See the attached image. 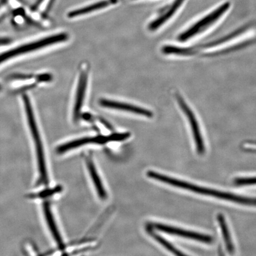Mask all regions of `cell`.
Returning a JSON list of instances; mask_svg holds the SVG:
<instances>
[{
	"label": "cell",
	"mask_w": 256,
	"mask_h": 256,
	"mask_svg": "<svg viewBox=\"0 0 256 256\" xmlns=\"http://www.w3.org/2000/svg\"><path fill=\"white\" fill-rule=\"evenodd\" d=\"M242 30H239L236 31L235 32H233L232 34H230L229 35H227L226 36L224 37L222 39H220L214 42V44H210V46H206L202 48H198L196 46L194 47H190V48H182L176 46L174 49V54L175 56H194L195 54L197 53H199L200 50H204L207 49L208 48H209L213 44L214 46H222V44H226L228 42H231L232 40H235L236 38L242 34ZM204 44V46H206Z\"/></svg>",
	"instance_id": "7"
},
{
	"label": "cell",
	"mask_w": 256,
	"mask_h": 256,
	"mask_svg": "<svg viewBox=\"0 0 256 256\" xmlns=\"http://www.w3.org/2000/svg\"><path fill=\"white\" fill-rule=\"evenodd\" d=\"M86 162H87L89 174H90L92 182H94L99 198L102 200H106V198L107 197L106 192L104 190L100 178H99L98 172L96 170L94 162H92L90 158L88 156V158H86Z\"/></svg>",
	"instance_id": "12"
},
{
	"label": "cell",
	"mask_w": 256,
	"mask_h": 256,
	"mask_svg": "<svg viewBox=\"0 0 256 256\" xmlns=\"http://www.w3.org/2000/svg\"><path fill=\"white\" fill-rule=\"evenodd\" d=\"M23 100L28 126H30L32 136H33L35 147H36L38 168H39L40 180L42 183L47 184L48 183V178L46 160H44V148L42 144L39 130H38L36 120H35L34 119L30 98H28V96L24 95L23 96Z\"/></svg>",
	"instance_id": "3"
},
{
	"label": "cell",
	"mask_w": 256,
	"mask_h": 256,
	"mask_svg": "<svg viewBox=\"0 0 256 256\" xmlns=\"http://www.w3.org/2000/svg\"><path fill=\"white\" fill-rule=\"evenodd\" d=\"M184 1V0H176L167 12H166L164 14L160 16L159 18L150 24L149 26L150 30L154 31L158 30L160 26H162L166 22L169 20L170 18L174 16L175 12L178 11L179 8L183 4Z\"/></svg>",
	"instance_id": "13"
},
{
	"label": "cell",
	"mask_w": 256,
	"mask_h": 256,
	"mask_svg": "<svg viewBox=\"0 0 256 256\" xmlns=\"http://www.w3.org/2000/svg\"><path fill=\"white\" fill-rule=\"evenodd\" d=\"M153 229H156L160 232L168 234L183 236L184 238L196 240L206 244H212L213 238L212 236L204 234L198 233L188 230L178 228L177 227L164 225L159 223L150 224Z\"/></svg>",
	"instance_id": "6"
},
{
	"label": "cell",
	"mask_w": 256,
	"mask_h": 256,
	"mask_svg": "<svg viewBox=\"0 0 256 256\" xmlns=\"http://www.w3.org/2000/svg\"><path fill=\"white\" fill-rule=\"evenodd\" d=\"M146 232H148L149 234L154 239L156 240L160 244H162L163 247L167 248L170 252H172V254L178 256L184 255V254L179 250L175 248L168 240L162 238V236H159L158 234L154 232L153 228L150 225L146 227Z\"/></svg>",
	"instance_id": "16"
},
{
	"label": "cell",
	"mask_w": 256,
	"mask_h": 256,
	"mask_svg": "<svg viewBox=\"0 0 256 256\" xmlns=\"http://www.w3.org/2000/svg\"><path fill=\"white\" fill-rule=\"evenodd\" d=\"M2 2H5L6 4H7L8 3L12 2V4L16 3V4L19 5H25V2L24 0H2Z\"/></svg>",
	"instance_id": "19"
},
{
	"label": "cell",
	"mask_w": 256,
	"mask_h": 256,
	"mask_svg": "<svg viewBox=\"0 0 256 256\" xmlns=\"http://www.w3.org/2000/svg\"><path fill=\"white\" fill-rule=\"evenodd\" d=\"M146 175L148 178L154 179V180L172 185V186L193 192L194 193L208 195V196L220 198V199L245 204V206H256V198L239 196V195L228 193V192H220L216 190H212V188L198 186L188 183V182L170 178L168 176L153 171L147 172Z\"/></svg>",
	"instance_id": "1"
},
{
	"label": "cell",
	"mask_w": 256,
	"mask_h": 256,
	"mask_svg": "<svg viewBox=\"0 0 256 256\" xmlns=\"http://www.w3.org/2000/svg\"><path fill=\"white\" fill-rule=\"evenodd\" d=\"M39 78L40 81L44 82V81H50L51 79V76L49 74H44L41 75L38 78Z\"/></svg>",
	"instance_id": "20"
},
{
	"label": "cell",
	"mask_w": 256,
	"mask_h": 256,
	"mask_svg": "<svg viewBox=\"0 0 256 256\" xmlns=\"http://www.w3.org/2000/svg\"><path fill=\"white\" fill-rule=\"evenodd\" d=\"M60 190H62V187L58 186L54 188H52V190H49L40 192V193L39 194L34 195H32V197H37L40 198L49 197L51 196V195L58 193V192H59L60 191Z\"/></svg>",
	"instance_id": "18"
},
{
	"label": "cell",
	"mask_w": 256,
	"mask_h": 256,
	"mask_svg": "<svg viewBox=\"0 0 256 256\" xmlns=\"http://www.w3.org/2000/svg\"><path fill=\"white\" fill-rule=\"evenodd\" d=\"M102 106L114 108V110H124L132 112V113L142 115V116L152 118L153 116L152 112L146 108L136 106L130 104L122 103L116 101L106 100V99H101L99 102Z\"/></svg>",
	"instance_id": "9"
},
{
	"label": "cell",
	"mask_w": 256,
	"mask_h": 256,
	"mask_svg": "<svg viewBox=\"0 0 256 256\" xmlns=\"http://www.w3.org/2000/svg\"><path fill=\"white\" fill-rule=\"evenodd\" d=\"M0 90H1V87H0Z\"/></svg>",
	"instance_id": "22"
},
{
	"label": "cell",
	"mask_w": 256,
	"mask_h": 256,
	"mask_svg": "<svg viewBox=\"0 0 256 256\" xmlns=\"http://www.w3.org/2000/svg\"><path fill=\"white\" fill-rule=\"evenodd\" d=\"M116 0H110V1H104L96 3V4L89 6L88 7L76 10L70 12L68 14V17L70 18L76 17L80 15L88 14V12L97 10L98 9L107 7L110 3H114Z\"/></svg>",
	"instance_id": "15"
},
{
	"label": "cell",
	"mask_w": 256,
	"mask_h": 256,
	"mask_svg": "<svg viewBox=\"0 0 256 256\" xmlns=\"http://www.w3.org/2000/svg\"><path fill=\"white\" fill-rule=\"evenodd\" d=\"M234 184L238 186L254 185L256 184V177L236 178L234 179Z\"/></svg>",
	"instance_id": "17"
},
{
	"label": "cell",
	"mask_w": 256,
	"mask_h": 256,
	"mask_svg": "<svg viewBox=\"0 0 256 256\" xmlns=\"http://www.w3.org/2000/svg\"><path fill=\"white\" fill-rule=\"evenodd\" d=\"M176 100L178 101L179 107L181 108L182 112L186 116L188 122L190 124L198 154L202 155L206 151V148H204L203 138L196 114L188 102L184 100V98L181 95L176 94Z\"/></svg>",
	"instance_id": "5"
},
{
	"label": "cell",
	"mask_w": 256,
	"mask_h": 256,
	"mask_svg": "<svg viewBox=\"0 0 256 256\" xmlns=\"http://www.w3.org/2000/svg\"><path fill=\"white\" fill-rule=\"evenodd\" d=\"M217 220L218 222L219 223L220 231H222L223 236L227 251H228L230 254H234V246L233 244L232 236L231 235H230L228 226H227L225 216H224L222 214L220 213L218 214Z\"/></svg>",
	"instance_id": "14"
},
{
	"label": "cell",
	"mask_w": 256,
	"mask_h": 256,
	"mask_svg": "<svg viewBox=\"0 0 256 256\" xmlns=\"http://www.w3.org/2000/svg\"><path fill=\"white\" fill-rule=\"evenodd\" d=\"M10 42V40L7 39V38H1L0 39V46L8 44Z\"/></svg>",
	"instance_id": "21"
},
{
	"label": "cell",
	"mask_w": 256,
	"mask_h": 256,
	"mask_svg": "<svg viewBox=\"0 0 256 256\" xmlns=\"http://www.w3.org/2000/svg\"><path fill=\"white\" fill-rule=\"evenodd\" d=\"M88 84V74L87 73L82 72L80 76L79 82L78 85V92H76V97L74 108V120L76 121L78 120L80 115V112L82 110V108L84 102V95L86 88Z\"/></svg>",
	"instance_id": "10"
},
{
	"label": "cell",
	"mask_w": 256,
	"mask_h": 256,
	"mask_svg": "<svg viewBox=\"0 0 256 256\" xmlns=\"http://www.w3.org/2000/svg\"><path fill=\"white\" fill-rule=\"evenodd\" d=\"M110 142H112L110 136L83 138L72 140V142L59 146L58 147L56 152L58 153L62 154L70 151V150L78 148L79 146L87 145V144H104Z\"/></svg>",
	"instance_id": "8"
},
{
	"label": "cell",
	"mask_w": 256,
	"mask_h": 256,
	"mask_svg": "<svg viewBox=\"0 0 256 256\" xmlns=\"http://www.w3.org/2000/svg\"><path fill=\"white\" fill-rule=\"evenodd\" d=\"M67 39H68V35L66 34H60L15 48V49L0 54V64L12 58L32 52V51L40 49L42 48L60 42L65 41Z\"/></svg>",
	"instance_id": "4"
},
{
	"label": "cell",
	"mask_w": 256,
	"mask_h": 256,
	"mask_svg": "<svg viewBox=\"0 0 256 256\" xmlns=\"http://www.w3.org/2000/svg\"><path fill=\"white\" fill-rule=\"evenodd\" d=\"M230 7L229 2L224 3L215 10L181 32L178 35V40L181 42H186L201 36L206 31L209 30L210 28L220 20V18L228 10Z\"/></svg>",
	"instance_id": "2"
},
{
	"label": "cell",
	"mask_w": 256,
	"mask_h": 256,
	"mask_svg": "<svg viewBox=\"0 0 256 256\" xmlns=\"http://www.w3.org/2000/svg\"><path fill=\"white\" fill-rule=\"evenodd\" d=\"M44 211L48 226H49L50 232L52 234L54 240H55L58 247L60 249H64L65 246H64L62 236H60L58 230L55 220H54L52 212H51L50 204L48 202H46L44 204Z\"/></svg>",
	"instance_id": "11"
}]
</instances>
